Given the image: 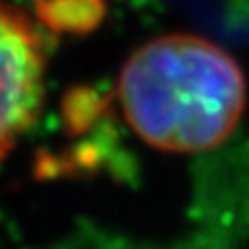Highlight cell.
<instances>
[{"label":"cell","mask_w":249,"mask_h":249,"mask_svg":"<svg viewBox=\"0 0 249 249\" xmlns=\"http://www.w3.org/2000/svg\"><path fill=\"white\" fill-rule=\"evenodd\" d=\"M129 127L146 144L197 153L221 144L241 123L247 81L225 48L193 33H171L136 48L118 77Z\"/></svg>","instance_id":"cell-1"},{"label":"cell","mask_w":249,"mask_h":249,"mask_svg":"<svg viewBox=\"0 0 249 249\" xmlns=\"http://www.w3.org/2000/svg\"><path fill=\"white\" fill-rule=\"evenodd\" d=\"M101 4L103 0H46L39 11L59 31H86L101 18Z\"/></svg>","instance_id":"cell-3"},{"label":"cell","mask_w":249,"mask_h":249,"mask_svg":"<svg viewBox=\"0 0 249 249\" xmlns=\"http://www.w3.org/2000/svg\"><path fill=\"white\" fill-rule=\"evenodd\" d=\"M46 92V48L22 9L0 0V162L37 123Z\"/></svg>","instance_id":"cell-2"}]
</instances>
